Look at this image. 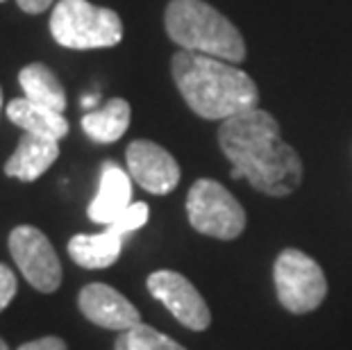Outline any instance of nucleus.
Instances as JSON below:
<instances>
[{
    "label": "nucleus",
    "instance_id": "9",
    "mask_svg": "<svg viewBox=\"0 0 352 350\" xmlns=\"http://www.w3.org/2000/svg\"><path fill=\"white\" fill-rule=\"evenodd\" d=\"M127 173L141 189L166 196L179 182V164L166 148H162L155 141L137 139L125 151Z\"/></svg>",
    "mask_w": 352,
    "mask_h": 350
},
{
    "label": "nucleus",
    "instance_id": "26",
    "mask_svg": "<svg viewBox=\"0 0 352 350\" xmlns=\"http://www.w3.org/2000/svg\"><path fill=\"white\" fill-rule=\"evenodd\" d=\"M0 3H3V0H0Z\"/></svg>",
    "mask_w": 352,
    "mask_h": 350
},
{
    "label": "nucleus",
    "instance_id": "8",
    "mask_svg": "<svg viewBox=\"0 0 352 350\" xmlns=\"http://www.w3.org/2000/svg\"><path fill=\"white\" fill-rule=\"evenodd\" d=\"M148 292L160 303H164L170 314H173L184 327L193 332H202L212 325V311L205 298L177 271H155L146 280Z\"/></svg>",
    "mask_w": 352,
    "mask_h": 350
},
{
    "label": "nucleus",
    "instance_id": "2",
    "mask_svg": "<svg viewBox=\"0 0 352 350\" xmlns=\"http://www.w3.org/2000/svg\"><path fill=\"white\" fill-rule=\"evenodd\" d=\"M170 73L189 109L207 121H228L259 107L254 80L223 59L179 50L170 62Z\"/></svg>",
    "mask_w": 352,
    "mask_h": 350
},
{
    "label": "nucleus",
    "instance_id": "3",
    "mask_svg": "<svg viewBox=\"0 0 352 350\" xmlns=\"http://www.w3.org/2000/svg\"><path fill=\"white\" fill-rule=\"evenodd\" d=\"M170 41L182 50L239 64L245 59V41L239 28L205 0H170L164 14Z\"/></svg>",
    "mask_w": 352,
    "mask_h": 350
},
{
    "label": "nucleus",
    "instance_id": "1",
    "mask_svg": "<svg viewBox=\"0 0 352 350\" xmlns=\"http://www.w3.org/2000/svg\"><path fill=\"white\" fill-rule=\"evenodd\" d=\"M219 146L243 177L266 196L282 198L302 182V160L282 139L280 123L264 109H250L221 123Z\"/></svg>",
    "mask_w": 352,
    "mask_h": 350
},
{
    "label": "nucleus",
    "instance_id": "23",
    "mask_svg": "<svg viewBox=\"0 0 352 350\" xmlns=\"http://www.w3.org/2000/svg\"><path fill=\"white\" fill-rule=\"evenodd\" d=\"M232 177H234V180H239V177H243V173H241V171H239V168H234V166H232V173H230Z\"/></svg>",
    "mask_w": 352,
    "mask_h": 350
},
{
    "label": "nucleus",
    "instance_id": "4",
    "mask_svg": "<svg viewBox=\"0 0 352 350\" xmlns=\"http://www.w3.org/2000/svg\"><path fill=\"white\" fill-rule=\"evenodd\" d=\"M50 34L71 50L111 48L123 39L121 17L89 0H59L50 17Z\"/></svg>",
    "mask_w": 352,
    "mask_h": 350
},
{
    "label": "nucleus",
    "instance_id": "5",
    "mask_svg": "<svg viewBox=\"0 0 352 350\" xmlns=\"http://www.w3.org/2000/svg\"><path fill=\"white\" fill-rule=\"evenodd\" d=\"M277 300L291 314H309L327 296V280L320 264L298 248H284L273 264Z\"/></svg>",
    "mask_w": 352,
    "mask_h": 350
},
{
    "label": "nucleus",
    "instance_id": "12",
    "mask_svg": "<svg viewBox=\"0 0 352 350\" xmlns=\"http://www.w3.org/2000/svg\"><path fill=\"white\" fill-rule=\"evenodd\" d=\"M59 157V141L50 137H39L32 132H23L16 151L5 162V175L16 177L21 182H34Z\"/></svg>",
    "mask_w": 352,
    "mask_h": 350
},
{
    "label": "nucleus",
    "instance_id": "18",
    "mask_svg": "<svg viewBox=\"0 0 352 350\" xmlns=\"http://www.w3.org/2000/svg\"><path fill=\"white\" fill-rule=\"evenodd\" d=\"M16 289H19L16 275H14V271L10 269V266L0 264V311H5L7 305L14 300Z\"/></svg>",
    "mask_w": 352,
    "mask_h": 350
},
{
    "label": "nucleus",
    "instance_id": "15",
    "mask_svg": "<svg viewBox=\"0 0 352 350\" xmlns=\"http://www.w3.org/2000/svg\"><path fill=\"white\" fill-rule=\"evenodd\" d=\"M130 102L123 98H111L100 109L87 111L82 116V130L98 144H114L130 128Z\"/></svg>",
    "mask_w": 352,
    "mask_h": 350
},
{
    "label": "nucleus",
    "instance_id": "17",
    "mask_svg": "<svg viewBox=\"0 0 352 350\" xmlns=\"http://www.w3.org/2000/svg\"><path fill=\"white\" fill-rule=\"evenodd\" d=\"M127 350H186L182 344H177L175 339L166 337L155 327L139 323L134 325L132 330L123 332Z\"/></svg>",
    "mask_w": 352,
    "mask_h": 350
},
{
    "label": "nucleus",
    "instance_id": "11",
    "mask_svg": "<svg viewBox=\"0 0 352 350\" xmlns=\"http://www.w3.org/2000/svg\"><path fill=\"white\" fill-rule=\"evenodd\" d=\"M132 205V177L116 162H104L100 168L98 193L89 205V219L109 226Z\"/></svg>",
    "mask_w": 352,
    "mask_h": 350
},
{
    "label": "nucleus",
    "instance_id": "21",
    "mask_svg": "<svg viewBox=\"0 0 352 350\" xmlns=\"http://www.w3.org/2000/svg\"><path fill=\"white\" fill-rule=\"evenodd\" d=\"M114 350H127V344H125V337H123V332L118 334V339H116V344H114Z\"/></svg>",
    "mask_w": 352,
    "mask_h": 350
},
{
    "label": "nucleus",
    "instance_id": "24",
    "mask_svg": "<svg viewBox=\"0 0 352 350\" xmlns=\"http://www.w3.org/2000/svg\"><path fill=\"white\" fill-rule=\"evenodd\" d=\"M0 350H10V346H7V341L0 337Z\"/></svg>",
    "mask_w": 352,
    "mask_h": 350
},
{
    "label": "nucleus",
    "instance_id": "19",
    "mask_svg": "<svg viewBox=\"0 0 352 350\" xmlns=\"http://www.w3.org/2000/svg\"><path fill=\"white\" fill-rule=\"evenodd\" d=\"M16 350H69V346L59 337H41V339L28 341V344L19 346Z\"/></svg>",
    "mask_w": 352,
    "mask_h": 350
},
{
    "label": "nucleus",
    "instance_id": "25",
    "mask_svg": "<svg viewBox=\"0 0 352 350\" xmlns=\"http://www.w3.org/2000/svg\"><path fill=\"white\" fill-rule=\"evenodd\" d=\"M0 111H3V87H0Z\"/></svg>",
    "mask_w": 352,
    "mask_h": 350
},
{
    "label": "nucleus",
    "instance_id": "6",
    "mask_svg": "<svg viewBox=\"0 0 352 350\" xmlns=\"http://www.w3.org/2000/svg\"><path fill=\"white\" fill-rule=\"evenodd\" d=\"M186 216L200 234L234 241L245 230V210L221 182L200 177L186 196Z\"/></svg>",
    "mask_w": 352,
    "mask_h": 350
},
{
    "label": "nucleus",
    "instance_id": "20",
    "mask_svg": "<svg viewBox=\"0 0 352 350\" xmlns=\"http://www.w3.org/2000/svg\"><path fill=\"white\" fill-rule=\"evenodd\" d=\"M16 5L28 14H41L52 5V0H16Z\"/></svg>",
    "mask_w": 352,
    "mask_h": 350
},
{
    "label": "nucleus",
    "instance_id": "14",
    "mask_svg": "<svg viewBox=\"0 0 352 350\" xmlns=\"http://www.w3.org/2000/svg\"><path fill=\"white\" fill-rule=\"evenodd\" d=\"M7 118L19 125L23 132H32L39 137H50V139H64L69 135V121L59 111L43 107L39 102L23 98H14L7 105Z\"/></svg>",
    "mask_w": 352,
    "mask_h": 350
},
{
    "label": "nucleus",
    "instance_id": "16",
    "mask_svg": "<svg viewBox=\"0 0 352 350\" xmlns=\"http://www.w3.org/2000/svg\"><path fill=\"white\" fill-rule=\"evenodd\" d=\"M21 89H23L25 98L32 102H39L43 107H50L64 114L66 109V91L62 87V82L57 80V76L52 73L46 64L34 62L28 64L19 73Z\"/></svg>",
    "mask_w": 352,
    "mask_h": 350
},
{
    "label": "nucleus",
    "instance_id": "7",
    "mask_svg": "<svg viewBox=\"0 0 352 350\" xmlns=\"http://www.w3.org/2000/svg\"><path fill=\"white\" fill-rule=\"evenodd\" d=\"M10 252L23 278L41 294H55L62 285V262L46 234L34 226H19L10 234Z\"/></svg>",
    "mask_w": 352,
    "mask_h": 350
},
{
    "label": "nucleus",
    "instance_id": "13",
    "mask_svg": "<svg viewBox=\"0 0 352 350\" xmlns=\"http://www.w3.org/2000/svg\"><path fill=\"white\" fill-rule=\"evenodd\" d=\"M123 239L125 234L114 226L98 234H76L69 241V255L82 269H107L121 255Z\"/></svg>",
    "mask_w": 352,
    "mask_h": 350
},
{
    "label": "nucleus",
    "instance_id": "10",
    "mask_svg": "<svg viewBox=\"0 0 352 350\" xmlns=\"http://www.w3.org/2000/svg\"><path fill=\"white\" fill-rule=\"evenodd\" d=\"M78 307L94 325L104 327V330L127 332L141 323L139 309L121 292L102 282H91L82 289L78 296Z\"/></svg>",
    "mask_w": 352,
    "mask_h": 350
},
{
    "label": "nucleus",
    "instance_id": "22",
    "mask_svg": "<svg viewBox=\"0 0 352 350\" xmlns=\"http://www.w3.org/2000/svg\"><path fill=\"white\" fill-rule=\"evenodd\" d=\"M96 102H98V96H87V98L82 100V105H85V107H94Z\"/></svg>",
    "mask_w": 352,
    "mask_h": 350
}]
</instances>
